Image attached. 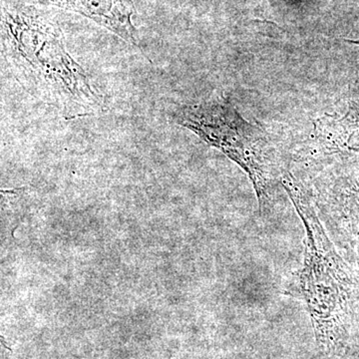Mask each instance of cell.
Masks as SVG:
<instances>
[{
	"instance_id": "cell-1",
	"label": "cell",
	"mask_w": 359,
	"mask_h": 359,
	"mask_svg": "<svg viewBox=\"0 0 359 359\" xmlns=\"http://www.w3.org/2000/svg\"><path fill=\"white\" fill-rule=\"evenodd\" d=\"M1 53L18 84L66 120L95 115L105 101L66 48L50 14L25 0H1Z\"/></svg>"
},
{
	"instance_id": "cell-2",
	"label": "cell",
	"mask_w": 359,
	"mask_h": 359,
	"mask_svg": "<svg viewBox=\"0 0 359 359\" xmlns=\"http://www.w3.org/2000/svg\"><path fill=\"white\" fill-rule=\"evenodd\" d=\"M280 184L304 228L302 264L287 278L283 294L304 304L316 346L325 355H334L342 351L359 321V268L328 237L306 186L287 171Z\"/></svg>"
},
{
	"instance_id": "cell-3",
	"label": "cell",
	"mask_w": 359,
	"mask_h": 359,
	"mask_svg": "<svg viewBox=\"0 0 359 359\" xmlns=\"http://www.w3.org/2000/svg\"><path fill=\"white\" fill-rule=\"evenodd\" d=\"M175 120L242 168L254 187L259 214L271 211L275 163L263 130L244 119L224 98L182 106Z\"/></svg>"
},
{
	"instance_id": "cell-4",
	"label": "cell",
	"mask_w": 359,
	"mask_h": 359,
	"mask_svg": "<svg viewBox=\"0 0 359 359\" xmlns=\"http://www.w3.org/2000/svg\"><path fill=\"white\" fill-rule=\"evenodd\" d=\"M309 196L328 237L359 268V163L344 168L318 195Z\"/></svg>"
},
{
	"instance_id": "cell-5",
	"label": "cell",
	"mask_w": 359,
	"mask_h": 359,
	"mask_svg": "<svg viewBox=\"0 0 359 359\" xmlns=\"http://www.w3.org/2000/svg\"><path fill=\"white\" fill-rule=\"evenodd\" d=\"M37 6H53L80 14L114 33L127 43L138 46L133 20V0H25Z\"/></svg>"
},
{
	"instance_id": "cell-6",
	"label": "cell",
	"mask_w": 359,
	"mask_h": 359,
	"mask_svg": "<svg viewBox=\"0 0 359 359\" xmlns=\"http://www.w3.org/2000/svg\"><path fill=\"white\" fill-rule=\"evenodd\" d=\"M316 139L325 153H359V97L349 102L346 114L318 119Z\"/></svg>"
},
{
	"instance_id": "cell-7",
	"label": "cell",
	"mask_w": 359,
	"mask_h": 359,
	"mask_svg": "<svg viewBox=\"0 0 359 359\" xmlns=\"http://www.w3.org/2000/svg\"><path fill=\"white\" fill-rule=\"evenodd\" d=\"M346 41L348 42V43L359 45V39H356V40L346 39Z\"/></svg>"
}]
</instances>
